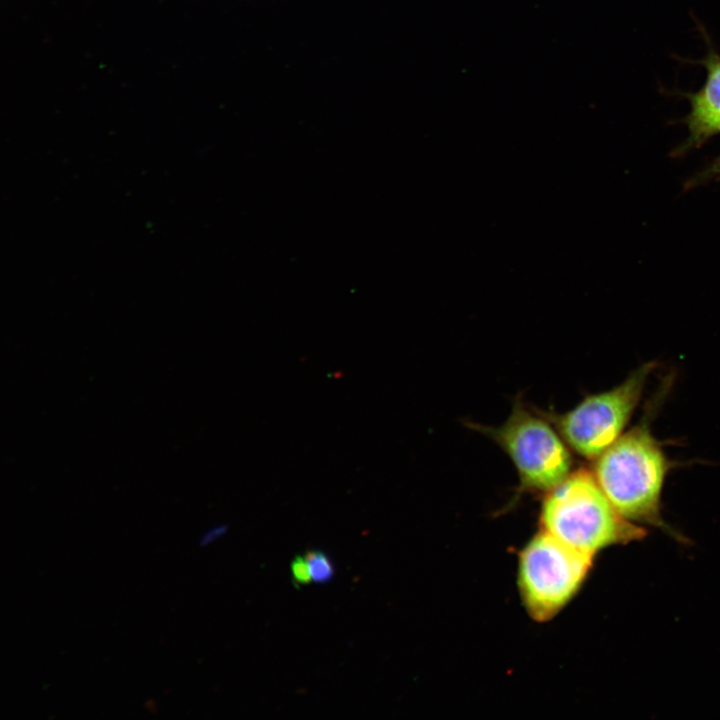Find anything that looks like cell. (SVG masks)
I'll list each match as a JSON object with an SVG mask.
<instances>
[{
    "mask_svg": "<svg viewBox=\"0 0 720 720\" xmlns=\"http://www.w3.org/2000/svg\"><path fill=\"white\" fill-rule=\"evenodd\" d=\"M671 461L643 420L594 459L592 473L614 507L629 521L669 530L661 497Z\"/></svg>",
    "mask_w": 720,
    "mask_h": 720,
    "instance_id": "6da1fadb",
    "label": "cell"
},
{
    "mask_svg": "<svg viewBox=\"0 0 720 720\" xmlns=\"http://www.w3.org/2000/svg\"><path fill=\"white\" fill-rule=\"evenodd\" d=\"M542 530L565 544L595 555L615 545L639 541L643 526L626 519L611 503L592 471L579 469L547 492L542 503Z\"/></svg>",
    "mask_w": 720,
    "mask_h": 720,
    "instance_id": "7a4b0ae2",
    "label": "cell"
},
{
    "mask_svg": "<svg viewBox=\"0 0 720 720\" xmlns=\"http://www.w3.org/2000/svg\"><path fill=\"white\" fill-rule=\"evenodd\" d=\"M492 439L510 458L522 489L548 492L571 473L570 448L550 421L516 401L498 427L471 425Z\"/></svg>",
    "mask_w": 720,
    "mask_h": 720,
    "instance_id": "3957f363",
    "label": "cell"
},
{
    "mask_svg": "<svg viewBox=\"0 0 720 720\" xmlns=\"http://www.w3.org/2000/svg\"><path fill=\"white\" fill-rule=\"evenodd\" d=\"M594 555L573 548L541 530L519 557L518 585L529 615L547 621L576 595L588 576Z\"/></svg>",
    "mask_w": 720,
    "mask_h": 720,
    "instance_id": "277c9868",
    "label": "cell"
},
{
    "mask_svg": "<svg viewBox=\"0 0 720 720\" xmlns=\"http://www.w3.org/2000/svg\"><path fill=\"white\" fill-rule=\"evenodd\" d=\"M655 368V362H646L619 385L590 394L571 410L551 416L568 447L590 460L610 447L624 433Z\"/></svg>",
    "mask_w": 720,
    "mask_h": 720,
    "instance_id": "5b68a950",
    "label": "cell"
},
{
    "mask_svg": "<svg viewBox=\"0 0 720 720\" xmlns=\"http://www.w3.org/2000/svg\"><path fill=\"white\" fill-rule=\"evenodd\" d=\"M706 40L708 51L700 60L706 76L700 89L685 94L689 111L683 121L687 126L688 136L676 150L678 155L697 149L720 134V54L710 44L709 39Z\"/></svg>",
    "mask_w": 720,
    "mask_h": 720,
    "instance_id": "8992f818",
    "label": "cell"
},
{
    "mask_svg": "<svg viewBox=\"0 0 720 720\" xmlns=\"http://www.w3.org/2000/svg\"><path fill=\"white\" fill-rule=\"evenodd\" d=\"M305 558L309 564L313 581L326 583L332 579L334 576V567L325 553L311 550L306 553Z\"/></svg>",
    "mask_w": 720,
    "mask_h": 720,
    "instance_id": "52a82bcc",
    "label": "cell"
},
{
    "mask_svg": "<svg viewBox=\"0 0 720 720\" xmlns=\"http://www.w3.org/2000/svg\"><path fill=\"white\" fill-rule=\"evenodd\" d=\"M291 572L294 583L297 585L309 584L312 577L309 564L305 557L296 556L291 563Z\"/></svg>",
    "mask_w": 720,
    "mask_h": 720,
    "instance_id": "ba28073f",
    "label": "cell"
},
{
    "mask_svg": "<svg viewBox=\"0 0 720 720\" xmlns=\"http://www.w3.org/2000/svg\"><path fill=\"white\" fill-rule=\"evenodd\" d=\"M720 176V154L697 176L691 184L703 182Z\"/></svg>",
    "mask_w": 720,
    "mask_h": 720,
    "instance_id": "9c48e42d",
    "label": "cell"
},
{
    "mask_svg": "<svg viewBox=\"0 0 720 720\" xmlns=\"http://www.w3.org/2000/svg\"><path fill=\"white\" fill-rule=\"evenodd\" d=\"M227 530V525H218L216 527H213L212 529L208 530L201 538L200 545L205 546L208 543L212 542L219 536L223 535Z\"/></svg>",
    "mask_w": 720,
    "mask_h": 720,
    "instance_id": "30bf717a",
    "label": "cell"
}]
</instances>
